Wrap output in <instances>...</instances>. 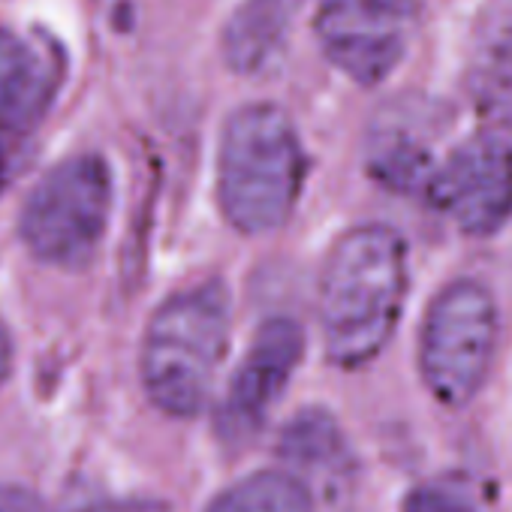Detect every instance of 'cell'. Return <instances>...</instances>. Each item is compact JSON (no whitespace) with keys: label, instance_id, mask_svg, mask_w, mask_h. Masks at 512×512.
Returning a JSON list of instances; mask_svg holds the SVG:
<instances>
[{"label":"cell","instance_id":"52a82bcc","mask_svg":"<svg viewBox=\"0 0 512 512\" xmlns=\"http://www.w3.org/2000/svg\"><path fill=\"white\" fill-rule=\"evenodd\" d=\"M422 196L461 235L500 232L512 220V145L488 130L467 136L434 163Z\"/></svg>","mask_w":512,"mask_h":512},{"label":"cell","instance_id":"5b68a950","mask_svg":"<svg viewBox=\"0 0 512 512\" xmlns=\"http://www.w3.org/2000/svg\"><path fill=\"white\" fill-rule=\"evenodd\" d=\"M497 302L479 281H449L428 305L419 332V374L443 407L470 404L497 350Z\"/></svg>","mask_w":512,"mask_h":512},{"label":"cell","instance_id":"9c48e42d","mask_svg":"<svg viewBox=\"0 0 512 512\" xmlns=\"http://www.w3.org/2000/svg\"><path fill=\"white\" fill-rule=\"evenodd\" d=\"M64 67L49 43L0 28V133L25 136L34 130L61 88Z\"/></svg>","mask_w":512,"mask_h":512},{"label":"cell","instance_id":"4fadbf2b","mask_svg":"<svg viewBox=\"0 0 512 512\" xmlns=\"http://www.w3.org/2000/svg\"><path fill=\"white\" fill-rule=\"evenodd\" d=\"M467 94L479 118V130L512 145V22L485 34L470 55Z\"/></svg>","mask_w":512,"mask_h":512},{"label":"cell","instance_id":"d6986e66","mask_svg":"<svg viewBox=\"0 0 512 512\" xmlns=\"http://www.w3.org/2000/svg\"><path fill=\"white\" fill-rule=\"evenodd\" d=\"M0 181H4V154H0Z\"/></svg>","mask_w":512,"mask_h":512},{"label":"cell","instance_id":"6da1fadb","mask_svg":"<svg viewBox=\"0 0 512 512\" xmlns=\"http://www.w3.org/2000/svg\"><path fill=\"white\" fill-rule=\"evenodd\" d=\"M410 290L407 241L386 223H359L329 250L320 272L323 347L338 368H365L392 341Z\"/></svg>","mask_w":512,"mask_h":512},{"label":"cell","instance_id":"ba28073f","mask_svg":"<svg viewBox=\"0 0 512 512\" xmlns=\"http://www.w3.org/2000/svg\"><path fill=\"white\" fill-rule=\"evenodd\" d=\"M305 356V329L293 317H272L256 329L217 410L226 446H244L269 422Z\"/></svg>","mask_w":512,"mask_h":512},{"label":"cell","instance_id":"5bb4252c","mask_svg":"<svg viewBox=\"0 0 512 512\" xmlns=\"http://www.w3.org/2000/svg\"><path fill=\"white\" fill-rule=\"evenodd\" d=\"M314 488L287 470H256L211 497L205 512H314Z\"/></svg>","mask_w":512,"mask_h":512},{"label":"cell","instance_id":"ac0fdd59","mask_svg":"<svg viewBox=\"0 0 512 512\" xmlns=\"http://www.w3.org/2000/svg\"><path fill=\"white\" fill-rule=\"evenodd\" d=\"M10 368H13V344L7 338V332L0 329V386L10 377Z\"/></svg>","mask_w":512,"mask_h":512},{"label":"cell","instance_id":"3957f363","mask_svg":"<svg viewBox=\"0 0 512 512\" xmlns=\"http://www.w3.org/2000/svg\"><path fill=\"white\" fill-rule=\"evenodd\" d=\"M229 347V293L208 281L166 299L142 341L145 395L175 419L202 413Z\"/></svg>","mask_w":512,"mask_h":512},{"label":"cell","instance_id":"2e32d148","mask_svg":"<svg viewBox=\"0 0 512 512\" xmlns=\"http://www.w3.org/2000/svg\"><path fill=\"white\" fill-rule=\"evenodd\" d=\"M0 512H49V509L22 488H0Z\"/></svg>","mask_w":512,"mask_h":512},{"label":"cell","instance_id":"7a4b0ae2","mask_svg":"<svg viewBox=\"0 0 512 512\" xmlns=\"http://www.w3.org/2000/svg\"><path fill=\"white\" fill-rule=\"evenodd\" d=\"M305 172V148L284 109L250 103L229 115L217 151V199L238 232L281 229L299 205Z\"/></svg>","mask_w":512,"mask_h":512},{"label":"cell","instance_id":"9a60e30c","mask_svg":"<svg viewBox=\"0 0 512 512\" xmlns=\"http://www.w3.org/2000/svg\"><path fill=\"white\" fill-rule=\"evenodd\" d=\"M404 512H479V506L458 476H440L416 485L404 500Z\"/></svg>","mask_w":512,"mask_h":512},{"label":"cell","instance_id":"7c38bea8","mask_svg":"<svg viewBox=\"0 0 512 512\" xmlns=\"http://www.w3.org/2000/svg\"><path fill=\"white\" fill-rule=\"evenodd\" d=\"M299 0H244L229 16L220 49L226 64L241 76H256L281 58Z\"/></svg>","mask_w":512,"mask_h":512},{"label":"cell","instance_id":"e0dca14e","mask_svg":"<svg viewBox=\"0 0 512 512\" xmlns=\"http://www.w3.org/2000/svg\"><path fill=\"white\" fill-rule=\"evenodd\" d=\"M85 512H169V509L154 500H109V503L88 506Z\"/></svg>","mask_w":512,"mask_h":512},{"label":"cell","instance_id":"277c9868","mask_svg":"<svg viewBox=\"0 0 512 512\" xmlns=\"http://www.w3.org/2000/svg\"><path fill=\"white\" fill-rule=\"evenodd\" d=\"M112 172L100 154H76L49 169L31 190L19 232L37 260L85 269L109 229Z\"/></svg>","mask_w":512,"mask_h":512},{"label":"cell","instance_id":"30bf717a","mask_svg":"<svg viewBox=\"0 0 512 512\" xmlns=\"http://www.w3.org/2000/svg\"><path fill=\"white\" fill-rule=\"evenodd\" d=\"M278 455L293 473H299L317 494L341 497L356 479V455L338 425V419L323 407L299 410L281 431Z\"/></svg>","mask_w":512,"mask_h":512},{"label":"cell","instance_id":"8992f818","mask_svg":"<svg viewBox=\"0 0 512 512\" xmlns=\"http://www.w3.org/2000/svg\"><path fill=\"white\" fill-rule=\"evenodd\" d=\"M428 0H320L317 40L356 85L386 82L407 58Z\"/></svg>","mask_w":512,"mask_h":512},{"label":"cell","instance_id":"8fae6325","mask_svg":"<svg viewBox=\"0 0 512 512\" xmlns=\"http://www.w3.org/2000/svg\"><path fill=\"white\" fill-rule=\"evenodd\" d=\"M431 124L425 112H392L374 124L368 142L371 175L395 193H422L425 178L434 169Z\"/></svg>","mask_w":512,"mask_h":512}]
</instances>
